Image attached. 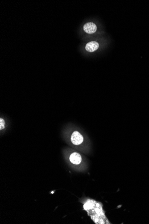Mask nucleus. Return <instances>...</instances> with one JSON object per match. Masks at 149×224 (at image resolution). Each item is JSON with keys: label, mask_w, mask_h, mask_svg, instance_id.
<instances>
[{"label": "nucleus", "mask_w": 149, "mask_h": 224, "mask_svg": "<svg viewBox=\"0 0 149 224\" xmlns=\"http://www.w3.org/2000/svg\"><path fill=\"white\" fill-rule=\"evenodd\" d=\"M84 141L83 135L78 131H74L71 137V141L73 145H81Z\"/></svg>", "instance_id": "obj_1"}, {"label": "nucleus", "mask_w": 149, "mask_h": 224, "mask_svg": "<svg viewBox=\"0 0 149 224\" xmlns=\"http://www.w3.org/2000/svg\"><path fill=\"white\" fill-rule=\"evenodd\" d=\"M69 160L74 165H79L82 161L81 155L77 152H73L70 155Z\"/></svg>", "instance_id": "obj_2"}, {"label": "nucleus", "mask_w": 149, "mask_h": 224, "mask_svg": "<svg viewBox=\"0 0 149 224\" xmlns=\"http://www.w3.org/2000/svg\"><path fill=\"white\" fill-rule=\"evenodd\" d=\"M83 29L84 32L88 34H93L97 30V27L94 23L89 22L84 25Z\"/></svg>", "instance_id": "obj_3"}, {"label": "nucleus", "mask_w": 149, "mask_h": 224, "mask_svg": "<svg viewBox=\"0 0 149 224\" xmlns=\"http://www.w3.org/2000/svg\"><path fill=\"white\" fill-rule=\"evenodd\" d=\"M99 43L96 41H91L87 43L85 46V49L89 52H94L98 48Z\"/></svg>", "instance_id": "obj_4"}, {"label": "nucleus", "mask_w": 149, "mask_h": 224, "mask_svg": "<svg viewBox=\"0 0 149 224\" xmlns=\"http://www.w3.org/2000/svg\"><path fill=\"white\" fill-rule=\"evenodd\" d=\"M5 122L4 119L0 118V129L2 130L5 128Z\"/></svg>", "instance_id": "obj_5"}]
</instances>
